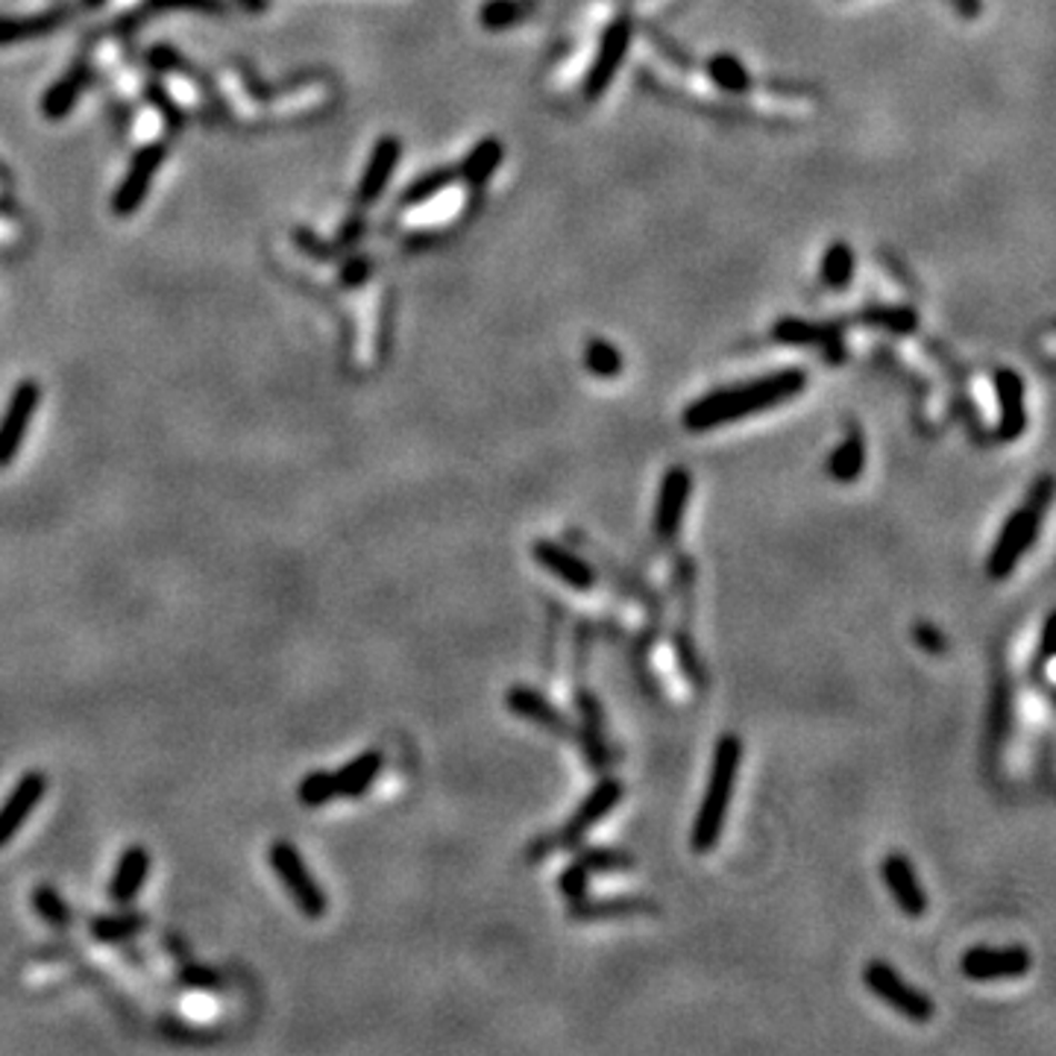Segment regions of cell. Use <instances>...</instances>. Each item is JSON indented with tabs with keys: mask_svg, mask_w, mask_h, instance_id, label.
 <instances>
[{
	"mask_svg": "<svg viewBox=\"0 0 1056 1056\" xmlns=\"http://www.w3.org/2000/svg\"><path fill=\"white\" fill-rule=\"evenodd\" d=\"M575 861L582 863L590 875H596V872L607 875V872H628V868H634V857L625 852H616V848H587Z\"/></svg>",
	"mask_w": 1056,
	"mask_h": 1056,
	"instance_id": "33",
	"label": "cell"
},
{
	"mask_svg": "<svg viewBox=\"0 0 1056 1056\" xmlns=\"http://www.w3.org/2000/svg\"><path fill=\"white\" fill-rule=\"evenodd\" d=\"M740 761H743V743L734 734H725L713 752L711 781H707L696 822H693V834H690V845L696 854L713 852V845L720 843L725 816L731 811V795L737 786Z\"/></svg>",
	"mask_w": 1056,
	"mask_h": 1056,
	"instance_id": "2",
	"label": "cell"
},
{
	"mask_svg": "<svg viewBox=\"0 0 1056 1056\" xmlns=\"http://www.w3.org/2000/svg\"><path fill=\"white\" fill-rule=\"evenodd\" d=\"M868 320L889 332H913L918 326V314L913 309H881V312H868Z\"/></svg>",
	"mask_w": 1056,
	"mask_h": 1056,
	"instance_id": "35",
	"label": "cell"
},
{
	"mask_svg": "<svg viewBox=\"0 0 1056 1056\" xmlns=\"http://www.w3.org/2000/svg\"><path fill=\"white\" fill-rule=\"evenodd\" d=\"M332 798H338L335 790V775L332 772H309L300 784H296V802L303 804V807H323Z\"/></svg>",
	"mask_w": 1056,
	"mask_h": 1056,
	"instance_id": "32",
	"label": "cell"
},
{
	"mask_svg": "<svg viewBox=\"0 0 1056 1056\" xmlns=\"http://www.w3.org/2000/svg\"><path fill=\"white\" fill-rule=\"evenodd\" d=\"M39 400L41 388L33 379H24L9 396L7 411L0 418V470L9 467L18 452H21V446H24L30 423H33L36 411H39Z\"/></svg>",
	"mask_w": 1056,
	"mask_h": 1056,
	"instance_id": "7",
	"label": "cell"
},
{
	"mask_svg": "<svg viewBox=\"0 0 1056 1056\" xmlns=\"http://www.w3.org/2000/svg\"><path fill=\"white\" fill-rule=\"evenodd\" d=\"M368 273H370L368 259H364V255H355L352 262H346L344 271H341V282H344L346 288H355L368 279Z\"/></svg>",
	"mask_w": 1056,
	"mask_h": 1056,
	"instance_id": "41",
	"label": "cell"
},
{
	"mask_svg": "<svg viewBox=\"0 0 1056 1056\" xmlns=\"http://www.w3.org/2000/svg\"><path fill=\"white\" fill-rule=\"evenodd\" d=\"M382 770H385V754L379 752V748L361 752L359 757H352L341 770L332 772V775H335L338 795H341V798H361L370 786L376 784Z\"/></svg>",
	"mask_w": 1056,
	"mask_h": 1056,
	"instance_id": "19",
	"label": "cell"
},
{
	"mask_svg": "<svg viewBox=\"0 0 1056 1056\" xmlns=\"http://www.w3.org/2000/svg\"><path fill=\"white\" fill-rule=\"evenodd\" d=\"M1050 640H1054V614H1048L1045 628H1042L1039 652H1036V670H1045V666L1050 664V657H1054V652H1050Z\"/></svg>",
	"mask_w": 1056,
	"mask_h": 1056,
	"instance_id": "42",
	"label": "cell"
},
{
	"mask_svg": "<svg viewBox=\"0 0 1056 1056\" xmlns=\"http://www.w3.org/2000/svg\"><path fill=\"white\" fill-rule=\"evenodd\" d=\"M948 3L963 18H977L983 12V0H948Z\"/></svg>",
	"mask_w": 1056,
	"mask_h": 1056,
	"instance_id": "44",
	"label": "cell"
},
{
	"mask_svg": "<svg viewBox=\"0 0 1056 1056\" xmlns=\"http://www.w3.org/2000/svg\"><path fill=\"white\" fill-rule=\"evenodd\" d=\"M402 157V141L396 135H382L376 141V148L370 153L368 168L361 173L359 180V203L370 205L376 203L379 197L385 194L388 182H391L393 171H396V164H400Z\"/></svg>",
	"mask_w": 1056,
	"mask_h": 1056,
	"instance_id": "15",
	"label": "cell"
},
{
	"mask_svg": "<svg viewBox=\"0 0 1056 1056\" xmlns=\"http://www.w3.org/2000/svg\"><path fill=\"white\" fill-rule=\"evenodd\" d=\"M772 335L778 338L781 344H819V341H825V332L819 326L798 318H784L778 326L772 329Z\"/></svg>",
	"mask_w": 1056,
	"mask_h": 1056,
	"instance_id": "34",
	"label": "cell"
},
{
	"mask_svg": "<svg viewBox=\"0 0 1056 1056\" xmlns=\"http://www.w3.org/2000/svg\"><path fill=\"white\" fill-rule=\"evenodd\" d=\"M33 909L39 913L41 922H48L50 927H71L74 925V909L68 907V901L57 893V886L39 884L33 889Z\"/></svg>",
	"mask_w": 1056,
	"mask_h": 1056,
	"instance_id": "29",
	"label": "cell"
},
{
	"mask_svg": "<svg viewBox=\"0 0 1056 1056\" xmlns=\"http://www.w3.org/2000/svg\"><path fill=\"white\" fill-rule=\"evenodd\" d=\"M502 159H505L502 141L493 139V135L491 139H482L473 150H470L467 157H464V162H461L459 168V177L464 182H470L473 189H479V185H484V182L491 180L493 173L500 171Z\"/></svg>",
	"mask_w": 1056,
	"mask_h": 1056,
	"instance_id": "22",
	"label": "cell"
},
{
	"mask_svg": "<svg viewBox=\"0 0 1056 1056\" xmlns=\"http://www.w3.org/2000/svg\"><path fill=\"white\" fill-rule=\"evenodd\" d=\"M150 877V852L144 845H130V848H123V854L118 857V866L112 872V881H109V901H115V904H130L135 901V895L144 889Z\"/></svg>",
	"mask_w": 1056,
	"mask_h": 1056,
	"instance_id": "18",
	"label": "cell"
},
{
	"mask_svg": "<svg viewBox=\"0 0 1056 1056\" xmlns=\"http://www.w3.org/2000/svg\"><path fill=\"white\" fill-rule=\"evenodd\" d=\"M268 861H271V868H273V875L279 877V884L285 886L291 901H294L296 909H300L305 918L326 916V909H329L326 893L320 889V884L314 881L312 872H309L303 854L296 852L294 843H288V839H273L271 852H268Z\"/></svg>",
	"mask_w": 1056,
	"mask_h": 1056,
	"instance_id": "4",
	"label": "cell"
},
{
	"mask_svg": "<svg viewBox=\"0 0 1056 1056\" xmlns=\"http://www.w3.org/2000/svg\"><path fill=\"white\" fill-rule=\"evenodd\" d=\"M150 62H153V68H159V71H173V68H185V62H182L180 53H177V50L168 48V44H159V48L150 50Z\"/></svg>",
	"mask_w": 1056,
	"mask_h": 1056,
	"instance_id": "40",
	"label": "cell"
},
{
	"mask_svg": "<svg viewBox=\"0 0 1056 1056\" xmlns=\"http://www.w3.org/2000/svg\"><path fill=\"white\" fill-rule=\"evenodd\" d=\"M690 493H693V475L687 467H670L664 473L661 491L655 502V532L657 537L672 541L678 534L684 514H687Z\"/></svg>",
	"mask_w": 1056,
	"mask_h": 1056,
	"instance_id": "12",
	"label": "cell"
},
{
	"mask_svg": "<svg viewBox=\"0 0 1056 1056\" xmlns=\"http://www.w3.org/2000/svg\"><path fill=\"white\" fill-rule=\"evenodd\" d=\"M532 9L534 0H487L479 9V21L484 30H509V27L520 24Z\"/></svg>",
	"mask_w": 1056,
	"mask_h": 1056,
	"instance_id": "28",
	"label": "cell"
},
{
	"mask_svg": "<svg viewBox=\"0 0 1056 1056\" xmlns=\"http://www.w3.org/2000/svg\"><path fill=\"white\" fill-rule=\"evenodd\" d=\"M707 77L713 80V86H720L722 91H728V94H743V91L752 89V74H748V68L740 62L734 53H716V57L707 59Z\"/></svg>",
	"mask_w": 1056,
	"mask_h": 1056,
	"instance_id": "26",
	"label": "cell"
},
{
	"mask_svg": "<svg viewBox=\"0 0 1056 1056\" xmlns=\"http://www.w3.org/2000/svg\"><path fill=\"white\" fill-rule=\"evenodd\" d=\"M881 875H884V884L886 889L893 893L895 904H898L909 918L925 916V909H927L925 886H922L916 868H913V863H909L904 854H889V857L884 861V866H881Z\"/></svg>",
	"mask_w": 1056,
	"mask_h": 1056,
	"instance_id": "14",
	"label": "cell"
},
{
	"mask_svg": "<svg viewBox=\"0 0 1056 1056\" xmlns=\"http://www.w3.org/2000/svg\"><path fill=\"white\" fill-rule=\"evenodd\" d=\"M1033 968L1030 951L1022 945L1009 948H968L963 954V975L968 980H1016Z\"/></svg>",
	"mask_w": 1056,
	"mask_h": 1056,
	"instance_id": "10",
	"label": "cell"
},
{
	"mask_svg": "<svg viewBox=\"0 0 1056 1056\" xmlns=\"http://www.w3.org/2000/svg\"><path fill=\"white\" fill-rule=\"evenodd\" d=\"M0 177H3V168H0Z\"/></svg>",
	"mask_w": 1056,
	"mask_h": 1056,
	"instance_id": "45",
	"label": "cell"
},
{
	"mask_svg": "<svg viewBox=\"0 0 1056 1056\" xmlns=\"http://www.w3.org/2000/svg\"><path fill=\"white\" fill-rule=\"evenodd\" d=\"M532 557L549 575H555L557 582H564L566 587L579 590V593H590V590L596 587L593 566H590L584 557L575 555V552H570L566 546H561V543L534 541Z\"/></svg>",
	"mask_w": 1056,
	"mask_h": 1056,
	"instance_id": "13",
	"label": "cell"
},
{
	"mask_svg": "<svg viewBox=\"0 0 1056 1056\" xmlns=\"http://www.w3.org/2000/svg\"><path fill=\"white\" fill-rule=\"evenodd\" d=\"M863 983H866V989L872 992L875 998L884 1000L886 1007H893L898 1016L909 1018V1022L925 1024L936 1016L934 1000L927 998L925 992H918L916 986H909L884 959L866 963V968H863Z\"/></svg>",
	"mask_w": 1056,
	"mask_h": 1056,
	"instance_id": "5",
	"label": "cell"
},
{
	"mask_svg": "<svg viewBox=\"0 0 1056 1056\" xmlns=\"http://www.w3.org/2000/svg\"><path fill=\"white\" fill-rule=\"evenodd\" d=\"M1050 496H1054V479H1050V475H1042L1039 482L1030 487L1027 502L1004 523L998 541L992 546L989 561H986L992 579H1007V575L1016 573L1018 561L1027 555V549L1039 537L1042 520H1045V511H1048L1050 505Z\"/></svg>",
	"mask_w": 1056,
	"mask_h": 1056,
	"instance_id": "3",
	"label": "cell"
},
{
	"mask_svg": "<svg viewBox=\"0 0 1056 1056\" xmlns=\"http://www.w3.org/2000/svg\"><path fill=\"white\" fill-rule=\"evenodd\" d=\"M148 9H194V12H223V0H148Z\"/></svg>",
	"mask_w": 1056,
	"mask_h": 1056,
	"instance_id": "39",
	"label": "cell"
},
{
	"mask_svg": "<svg viewBox=\"0 0 1056 1056\" xmlns=\"http://www.w3.org/2000/svg\"><path fill=\"white\" fill-rule=\"evenodd\" d=\"M587 884H590V872L579 861L570 863V866L564 868V875L557 877L561 893H564L570 901L587 898Z\"/></svg>",
	"mask_w": 1056,
	"mask_h": 1056,
	"instance_id": "36",
	"label": "cell"
},
{
	"mask_svg": "<svg viewBox=\"0 0 1056 1056\" xmlns=\"http://www.w3.org/2000/svg\"><path fill=\"white\" fill-rule=\"evenodd\" d=\"M584 368L599 379H614L623 373V355L616 350L611 341H602V338H593L584 346Z\"/></svg>",
	"mask_w": 1056,
	"mask_h": 1056,
	"instance_id": "30",
	"label": "cell"
},
{
	"mask_svg": "<svg viewBox=\"0 0 1056 1056\" xmlns=\"http://www.w3.org/2000/svg\"><path fill=\"white\" fill-rule=\"evenodd\" d=\"M623 793H625L623 784H620L616 778L599 781V784L593 786L587 795H584V802L575 807V813L570 816V822H566V825L561 827L555 836L543 839V845H546V848H541L537 854L543 857V854H549L552 848H575V845L582 843L584 836H587V831H593L599 822L605 819L607 813L616 811V804L623 802Z\"/></svg>",
	"mask_w": 1056,
	"mask_h": 1056,
	"instance_id": "6",
	"label": "cell"
},
{
	"mask_svg": "<svg viewBox=\"0 0 1056 1056\" xmlns=\"http://www.w3.org/2000/svg\"><path fill=\"white\" fill-rule=\"evenodd\" d=\"M863 467H866V443H863L861 432H852L827 459V473L834 482L848 484L861 479Z\"/></svg>",
	"mask_w": 1056,
	"mask_h": 1056,
	"instance_id": "24",
	"label": "cell"
},
{
	"mask_svg": "<svg viewBox=\"0 0 1056 1056\" xmlns=\"http://www.w3.org/2000/svg\"><path fill=\"white\" fill-rule=\"evenodd\" d=\"M148 927V916L144 913H107V916H94L89 925V934L103 945H118V942L135 939Z\"/></svg>",
	"mask_w": 1056,
	"mask_h": 1056,
	"instance_id": "23",
	"label": "cell"
},
{
	"mask_svg": "<svg viewBox=\"0 0 1056 1056\" xmlns=\"http://www.w3.org/2000/svg\"><path fill=\"white\" fill-rule=\"evenodd\" d=\"M48 775L39 770L24 772L16 781V786L9 790L7 802L0 804V848L12 843V836L27 825V819L33 816L36 807L41 804L44 793H48Z\"/></svg>",
	"mask_w": 1056,
	"mask_h": 1056,
	"instance_id": "11",
	"label": "cell"
},
{
	"mask_svg": "<svg viewBox=\"0 0 1056 1056\" xmlns=\"http://www.w3.org/2000/svg\"><path fill=\"white\" fill-rule=\"evenodd\" d=\"M995 393H998L1000 423L998 434L1004 441H1016L1027 429V409H1024V382L1016 370H998L995 373Z\"/></svg>",
	"mask_w": 1056,
	"mask_h": 1056,
	"instance_id": "17",
	"label": "cell"
},
{
	"mask_svg": "<svg viewBox=\"0 0 1056 1056\" xmlns=\"http://www.w3.org/2000/svg\"><path fill=\"white\" fill-rule=\"evenodd\" d=\"M150 100H153V103H157L159 109H162V115L168 118V123H171V127H180L182 123V115L180 112H177V109H173V103L168 98H164L162 91L159 89H150Z\"/></svg>",
	"mask_w": 1056,
	"mask_h": 1056,
	"instance_id": "43",
	"label": "cell"
},
{
	"mask_svg": "<svg viewBox=\"0 0 1056 1056\" xmlns=\"http://www.w3.org/2000/svg\"><path fill=\"white\" fill-rule=\"evenodd\" d=\"M634 913H655L652 901L616 898V901H573V918L582 922H602V918H625Z\"/></svg>",
	"mask_w": 1056,
	"mask_h": 1056,
	"instance_id": "25",
	"label": "cell"
},
{
	"mask_svg": "<svg viewBox=\"0 0 1056 1056\" xmlns=\"http://www.w3.org/2000/svg\"><path fill=\"white\" fill-rule=\"evenodd\" d=\"M913 640L925 648L927 655H945V648H948V643L942 637V631L927 623H918L916 628H913Z\"/></svg>",
	"mask_w": 1056,
	"mask_h": 1056,
	"instance_id": "38",
	"label": "cell"
},
{
	"mask_svg": "<svg viewBox=\"0 0 1056 1056\" xmlns=\"http://www.w3.org/2000/svg\"><path fill=\"white\" fill-rule=\"evenodd\" d=\"M819 276L831 291H845L854 279V250L845 241H834L822 255Z\"/></svg>",
	"mask_w": 1056,
	"mask_h": 1056,
	"instance_id": "27",
	"label": "cell"
},
{
	"mask_svg": "<svg viewBox=\"0 0 1056 1056\" xmlns=\"http://www.w3.org/2000/svg\"><path fill=\"white\" fill-rule=\"evenodd\" d=\"M91 80V71L86 62H77L74 68H68L66 74L59 77L48 91H44V98H41V115L48 118V121H62V118L77 107V100L86 91Z\"/></svg>",
	"mask_w": 1056,
	"mask_h": 1056,
	"instance_id": "20",
	"label": "cell"
},
{
	"mask_svg": "<svg viewBox=\"0 0 1056 1056\" xmlns=\"http://www.w3.org/2000/svg\"><path fill=\"white\" fill-rule=\"evenodd\" d=\"M631 44V21L628 18H616L614 24L605 27V33L599 39V50L593 66H590L587 77H584V98L599 100L611 89V82L616 80L620 68L625 62Z\"/></svg>",
	"mask_w": 1056,
	"mask_h": 1056,
	"instance_id": "8",
	"label": "cell"
},
{
	"mask_svg": "<svg viewBox=\"0 0 1056 1056\" xmlns=\"http://www.w3.org/2000/svg\"><path fill=\"white\" fill-rule=\"evenodd\" d=\"M459 180V171H446V168H434V171L423 173L420 180H414L402 194V203L405 205H423L429 200H434L438 194L450 189L452 182Z\"/></svg>",
	"mask_w": 1056,
	"mask_h": 1056,
	"instance_id": "31",
	"label": "cell"
},
{
	"mask_svg": "<svg viewBox=\"0 0 1056 1056\" xmlns=\"http://www.w3.org/2000/svg\"><path fill=\"white\" fill-rule=\"evenodd\" d=\"M807 388V370L786 368L766 373V376L743 382V385L720 388L704 393L696 402L684 409V426L690 432H711V429L728 426L748 414H761L775 405H784Z\"/></svg>",
	"mask_w": 1056,
	"mask_h": 1056,
	"instance_id": "1",
	"label": "cell"
},
{
	"mask_svg": "<svg viewBox=\"0 0 1056 1056\" xmlns=\"http://www.w3.org/2000/svg\"><path fill=\"white\" fill-rule=\"evenodd\" d=\"M180 980L189 986V989H203V992H218L223 986L221 975L212 972V968L197 966V963H189V966L180 968Z\"/></svg>",
	"mask_w": 1056,
	"mask_h": 1056,
	"instance_id": "37",
	"label": "cell"
},
{
	"mask_svg": "<svg viewBox=\"0 0 1056 1056\" xmlns=\"http://www.w3.org/2000/svg\"><path fill=\"white\" fill-rule=\"evenodd\" d=\"M509 711L514 716H523V720L534 722V725H541V728L552 731L555 737H573V722L566 720L564 713L557 711L555 704L549 702L546 696H541L537 690L532 687H514L509 690Z\"/></svg>",
	"mask_w": 1056,
	"mask_h": 1056,
	"instance_id": "16",
	"label": "cell"
},
{
	"mask_svg": "<svg viewBox=\"0 0 1056 1056\" xmlns=\"http://www.w3.org/2000/svg\"><path fill=\"white\" fill-rule=\"evenodd\" d=\"M164 157H168V148L164 144H148V148H141L132 159L130 171L121 180V185L112 194V214L115 218H130L141 209V203L148 200L150 185L157 180L159 168L164 164Z\"/></svg>",
	"mask_w": 1056,
	"mask_h": 1056,
	"instance_id": "9",
	"label": "cell"
},
{
	"mask_svg": "<svg viewBox=\"0 0 1056 1056\" xmlns=\"http://www.w3.org/2000/svg\"><path fill=\"white\" fill-rule=\"evenodd\" d=\"M68 16H71L68 9H53V12H41V16L30 18H3L0 21V44H16V41L57 33L59 27L68 21Z\"/></svg>",
	"mask_w": 1056,
	"mask_h": 1056,
	"instance_id": "21",
	"label": "cell"
}]
</instances>
